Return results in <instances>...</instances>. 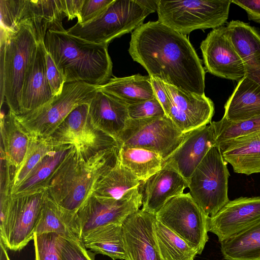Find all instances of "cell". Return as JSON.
I'll use <instances>...</instances> for the list:
<instances>
[{"label":"cell","instance_id":"30","mask_svg":"<svg viewBox=\"0 0 260 260\" xmlns=\"http://www.w3.org/2000/svg\"><path fill=\"white\" fill-rule=\"evenodd\" d=\"M81 241L87 249L95 253L106 255L113 260H125L121 224L100 227L88 233Z\"/></svg>","mask_w":260,"mask_h":260},{"label":"cell","instance_id":"21","mask_svg":"<svg viewBox=\"0 0 260 260\" xmlns=\"http://www.w3.org/2000/svg\"><path fill=\"white\" fill-rule=\"evenodd\" d=\"M127 107L112 94L98 90L89 103V114L98 128L117 141L131 119Z\"/></svg>","mask_w":260,"mask_h":260},{"label":"cell","instance_id":"33","mask_svg":"<svg viewBox=\"0 0 260 260\" xmlns=\"http://www.w3.org/2000/svg\"><path fill=\"white\" fill-rule=\"evenodd\" d=\"M118 157L122 165L141 182L159 171L164 162L158 153L139 148L119 146Z\"/></svg>","mask_w":260,"mask_h":260},{"label":"cell","instance_id":"37","mask_svg":"<svg viewBox=\"0 0 260 260\" xmlns=\"http://www.w3.org/2000/svg\"><path fill=\"white\" fill-rule=\"evenodd\" d=\"M56 246L62 260H94V254L87 249L79 239L58 235Z\"/></svg>","mask_w":260,"mask_h":260},{"label":"cell","instance_id":"40","mask_svg":"<svg viewBox=\"0 0 260 260\" xmlns=\"http://www.w3.org/2000/svg\"><path fill=\"white\" fill-rule=\"evenodd\" d=\"M114 0H84L77 23L84 24L98 18Z\"/></svg>","mask_w":260,"mask_h":260},{"label":"cell","instance_id":"12","mask_svg":"<svg viewBox=\"0 0 260 260\" xmlns=\"http://www.w3.org/2000/svg\"><path fill=\"white\" fill-rule=\"evenodd\" d=\"M142 205L139 187L119 199L103 198L92 193L78 210L75 218L80 240L90 232L110 224H121Z\"/></svg>","mask_w":260,"mask_h":260},{"label":"cell","instance_id":"16","mask_svg":"<svg viewBox=\"0 0 260 260\" xmlns=\"http://www.w3.org/2000/svg\"><path fill=\"white\" fill-rule=\"evenodd\" d=\"M155 214L143 209L130 215L122 223L125 260H163L158 249L154 225Z\"/></svg>","mask_w":260,"mask_h":260},{"label":"cell","instance_id":"41","mask_svg":"<svg viewBox=\"0 0 260 260\" xmlns=\"http://www.w3.org/2000/svg\"><path fill=\"white\" fill-rule=\"evenodd\" d=\"M46 75L54 96L58 95L62 91L66 83L65 79L55 65L50 55L46 51Z\"/></svg>","mask_w":260,"mask_h":260},{"label":"cell","instance_id":"26","mask_svg":"<svg viewBox=\"0 0 260 260\" xmlns=\"http://www.w3.org/2000/svg\"><path fill=\"white\" fill-rule=\"evenodd\" d=\"M73 147L70 144L54 145L22 182L12 189V194L23 195L44 188L48 179Z\"/></svg>","mask_w":260,"mask_h":260},{"label":"cell","instance_id":"31","mask_svg":"<svg viewBox=\"0 0 260 260\" xmlns=\"http://www.w3.org/2000/svg\"><path fill=\"white\" fill-rule=\"evenodd\" d=\"M220 244L225 260H260V221Z\"/></svg>","mask_w":260,"mask_h":260},{"label":"cell","instance_id":"15","mask_svg":"<svg viewBox=\"0 0 260 260\" xmlns=\"http://www.w3.org/2000/svg\"><path fill=\"white\" fill-rule=\"evenodd\" d=\"M162 82L170 102L168 116L182 133H188L211 122L214 105L210 98Z\"/></svg>","mask_w":260,"mask_h":260},{"label":"cell","instance_id":"32","mask_svg":"<svg viewBox=\"0 0 260 260\" xmlns=\"http://www.w3.org/2000/svg\"><path fill=\"white\" fill-rule=\"evenodd\" d=\"M141 182L119 161L96 182L93 194L119 199L128 191L139 187Z\"/></svg>","mask_w":260,"mask_h":260},{"label":"cell","instance_id":"23","mask_svg":"<svg viewBox=\"0 0 260 260\" xmlns=\"http://www.w3.org/2000/svg\"><path fill=\"white\" fill-rule=\"evenodd\" d=\"M218 147L235 173H260V131L224 141Z\"/></svg>","mask_w":260,"mask_h":260},{"label":"cell","instance_id":"9","mask_svg":"<svg viewBox=\"0 0 260 260\" xmlns=\"http://www.w3.org/2000/svg\"><path fill=\"white\" fill-rule=\"evenodd\" d=\"M46 196L45 188L12 194L0 214V240L7 249L19 251L33 240Z\"/></svg>","mask_w":260,"mask_h":260},{"label":"cell","instance_id":"45","mask_svg":"<svg viewBox=\"0 0 260 260\" xmlns=\"http://www.w3.org/2000/svg\"><path fill=\"white\" fill-rule=\"evenodd\" d=\"M0 260H10L7 249L0 240Z\"/></svg>","mask_w":260,"mask_h":260},{"label":"cell","instance_id":"43","mask_svg":"<svg viewBox=\"0 0 260 260\" xmlns=\"http://www.w3.org/2000/svg\"><path fill=\"white\" fill-rule=\"evenodd\" d=\"M150 77L156 98L161 104L166 115L168 116L170 108V102L163 82L161 80L156 77Z\"/></svg>","mask_w":260,"mask_h":260},{"label":"cell","instance_id":"34","mask_svg":"<svg viewBox=\"0 0 260 260\" xmlns=\"http://www.w3.org/2000/svg\"><path fill=\"white\" fill-rule=\"evenodd\" d=\"M154 230L158 249L163 260H194L199 254L185 241L156 219Z\"/></svg>","mask_w":260,"mask_h":260},{"label":"cell","instance_id":"22","mask_svg":"<svg viewBox=\"0 0 260 260\" xmlns=\"http://www.w3.org/2000/svg\"><path fill=\"white\" fill-rule=\"evenodd\" d=\"M226 34L242 59L245 76L260 86V34L249 24L232 20Z\"/></svg>","mask_w":260,"mask_h":260},{"label":"cell","instance_id":"11","mask_svg":"<svg viewBox=\"0 0 260 260\" xmlns=\"http://www.w3.org/2000/svg\"><path fill=\"white\" fill-rule=\"evenodd\" d=\"M186 133H182L166 115L130 119L117 142L119 147L139 148L156 152L165 160L181 144Z\"/></svg>","mask_w":260,"mask_h":260},{"label":"cell","instance_id":"25","mask_svg":"<svg viewBox=\"0 0 260 260\" xmlns=\"http://www.w3.org/2000/svg\"><path fill=\"white\" fill-rule=\"evenodd\" d=\"M260 115V86L246 76L238 81L224 105L223 117L236 121Z\"/></svg>","mask_w":260,"mask_h":260},{"label":"cell","instance_id":"29","mask_svg":"<svg viewBox=\"0 0 260 260\" xmlns=\"http://www.w3.org/2000/svg\"><path fill=\"white\" fill-rule=\"evenodd\" d=\"M61 0H28L26 21L35 28L39 41L44 40L48 30L64 31Z\"/></svg>","mask_w":260,"mask_h":260},{"label":"cell","instance_id":"4","mask_svg":"<svg viewBox=\"0 0 260 260\" xmlns=\"http://www.w3.org/2000/svg\"><path fill=\"white\" fill-rule=\"evenodd\" d=\"M39 42L29 23L21 24L11 32L1 28V106L5 100L9 110L16 115L20 113L24 77L35 57Z\"/></svg>","mask_w":260,"mask_h":260},{"label":"cell","instance_id":"38","mask_svg":"<svg viewBox=\"0 0 260 260\" xmlns=\"http://www.w3.org/2000/svg\"><path fill=\"white\" fill-rule=\"evenodd\" d=\"M56 233L34 234L35 260H62L57 248Z\"/></svg>","mask_w":260,"mask_h":260},{"label":"cell","instance_id":"14","mask_svg":"<svg viewBox=\"0 0 260 260\" xmlns=\"http://www.w3.org/2000/svg\"><path fill=\"white\" fill-rule=\"evenodd\" d=\"M207 72L239 81L245 76L244 63L226 34V26L213 29L200 45Z\"/></svg>","mask_w":260,"mask_h":260},{"label":"cell","instance_id":"17","mask_svg":"<svg viewBox=\"0 0 260 260\" xmlns=\"http://www.w3.org/2000/svg\"><path fill=\"white\" fill-rule=\"evenodd\" d=\"M260 221V197H240L230 201L208 219V231L219 242L234 236Z\"/></svg>","mask_w":260,"mask_h":260},{"label":"cell","instance_id":"13","mask_svg":"<svg viewBox=\"0 0 260 260\" xmlns=\"http://www.w3.org/2000/svg\"><path fill=\"white\" fill-rule=\"evenodd\" d=\"M89 103L74 108L48 137L49 140L55 145L70 144L81 149L119 147L114 138L98 128L91 121Z\"/></svg>","mask_w":260,"mask_h":260},{"label":"cell","instance_id":"28","mask_svg":"<svg viewBox=\"0 0 260 260\" xmlns=\"http://www.w3.org/2000/svg\"><path fill=\"white\" fill-rule=\"evenodd\" d=\"M54 233L70 239H79L75 214L56 204L46 193L35 233Z\"/></svg>","mask_w":260,"mask_h":260},{"label":"cell","instance_id":"19","mask_svg":"<svg viewBox=\"0 0 260 260\" xmlns=\"http://www.w3.org/2000/svg\"><path fill=\"white\" fill-rule=\"evenodd\" d=\"M187 187V181L177 171L163 164L159 171L139 186L142 209L155 214L169 200L183 193Z\"/></svg>","mask_w":260,"mask_h":260},{"label":"cell","instance_id":"35","mask_svg":"<svg viewBox=\"0 0 260 260\" xmlns=\"http://www.w3.org/2000/svg\"><path fill=\"white\" fill-rule=\"evenodd\" d=\"M210 124L213 129L215 146L218 147L224 141L260 131V115L236 121H229L222 117Z\"/></svg>","mask_w":260,"mask_h":260},{"label":"cell","instance_id":"7","mask_svg":"<svg viewBox=\"0 0 260 260\" xmlns=\"http://www.w3.org/2000/svg\"><path fill=\"white\" fill-rule=\"evenodd\" d=\"M230 173L218 147H212L187 181L189 193L205 214L212 217L230 200Z\"/></svg>","mask_w":260,"mask_h":260},{"label":"cell","instance_id":"36","mask_svg":"<svg viewBox=\"0 0 260 260\" xmlns=\"http://www.w3.org/2000/svg\"><path fill=\"white\" fill-rule=\"evenodd\" d=\"M55 145L48 138L31 137L24 158L15 171L12 190L26 178L40 160Z\"/></svg>","mask_w":260,"mask_h":260},{"label":"cell","instance_id":"39","mask_svg":"<svg viewBox=\"0 0 260 260\" xmlns=\"http://www.w3.org/2000/svg\"><path fill=\"white\" fill-rule=\"evenodd\" d=\"M127 109L129 118L132 119H141L166 115L162 106L156 98L128 105Z\"/></svg>","mask_w":260,"mask_h":260},{"label":"cell","instance_id":"18","mask_svg":"<svg viewBox=\"0 0 260 260\" xmlns=\"http://www.w3.org/2000/svg\"><path fill=\"white\" fill-rule=\"evenodd\" d=\"M214 146V134L210 123L187 133L182 142L164 160V165L175 169L188 181L207 152Z\"/></svg>","mask_w":260,"mask_h":260},{"label":"cell","instance_id":"10","mask_svg":"<svg viewBox=\"0 0 260 260\" xmlns=\"http://www.w3.org/2000/svg\"><path fill=\"white\" fill-rule=\"evenodd\" d=\"M156 218L191 247L202 253L208 240L207 216L189 192L169 200L155 214Z\"/></svg>","mask_w":260,"mask_h":260},{"label":"cell","instance_id":"42","mask_svg":"<svg viewBox=\"0 0 260 260\" xmlns=\"http://www.w3.org/2000/svg\"><path fill=\"white\" fill-rule=\"evenodd\" d=\"M232 2L246 12L249 20L260 23V0H232Z\"/></svg>","mask_w":260,"mask_h":260},{"label":"cell","instance_id":"6","mask_svg":"<svg viewBox=\"0 0 260 260\" xmlns=\"http://www.w3.org/2000/svg\"><path fill=\"white\" fill-rule=\"evenodd\" d=\"M152 13L141 0H114L96 19L84 24L77 23L67 32L89 42L109 44L113 39L133 32Z\"/></svg>","mask_w":260,"mask_h":260},{"label":"cell","instance_id":"44","mask_svg":"<svg viewBox=\"0 0 260 260\" xmlns=\"http://www.w3.org/2000/svg\"><path fill=\"white\" fill-rule=\"evenodd\" d=\"M84 0H61L62 10L69 20L80 19L81 8Z\"/></svg>","mask_w":260,"mask_h":260},{"label":"cell","instance_id":"5","mask_svg":"<svg viewBox=\"0 0 260 260\" xmlns=\"http://www.w3.org/2000/svg\"><path fill=\"white\" fill-rule=\"evenodd\" d=\"M232 0H157L158 20L186 35L196 29L216 28L227 21Z\"/></svg>","mask_w":260,"mask_h":260},{"label":"cell","instance_id":"24","mask_svg":"<svg viewBox=\"0 0 260 260\" xmlns=\"http://www.w3.org/2000/svg\"><path fill=\"white\" fill-rule=\"evenodd\" d=\"M1 150L15 173L24 158L31 136L11 110L1 114Z\"/></svg>","mask_w":260,"mask_h":260},{"label":"cell","instance_id":"3","mask_svg":"<svg viewBox=\"0 0 260 260\" xmlns=\"http://www.w3.org/2000/svg\"><path fill=\"white\" fill-rule=\"evenodd\" d=\"M44 43L66 83L80 81L99 86L112 75L108 44L87 42L67 30H48Z\"/></svg>","mask_w":260,"mask_h":260},{"label":"cell","instance_id":"2","mask_svg":"<svg viewBox=\"0 0 260 260\" xmlns=\"http://www.w3.org/2000/svg\"><path fill=\"white\" fill-rule=\"evenodd\" d=\"M118 151V147L98 150L74 145L47 180L44 187L47 196L76 214L98 181L115 165Z\"/></svg>","mask_w":260,"mask_h":260},{"label":"cell","instance_id":"20","mask_svg":"<svg viewBox=\"0 0 260 260\" xmlns=\"http://www.w3.org/2000/svg\"><path fill=\"white\" fill-rule=\"evenodd\" d=\"M46 53L44 40L40 41L35 57L24 77L19 115L34 111L49 103L55 97L47 78Z\"/></svg>","mask_w":260,"mask_h":260},{"label":"cell","instance_id":"1","mask_svg":"<svg viewBox=\"0 0 260 260\" xmlns=\"http://www.w3.org/2000/svg\"><path fill=\"white\" fill-rule=\"evenodd\" d=\"M128 52L150 77L188 92L205 94V71L186 35L158 20L149 21L132 32Z\"/></svg>","mask_w":260,"mask_h":260},{"label":"cell","instance_id":"8","mask_svg":"<svg viewBox=\"0 0 260 260\" xmlns=\"http://www.w3.org/2000/svg\"><path fill=\"white\" fill-rule=\"evenodd\" d=\"M98 87L80 81L66 83L61 92L50 102L16 117L31 137L48 138L74 108L90 102Z\"/></svg>","mask_w":260,"mask_h":260},{"label":"cell","instance_id":"27","mask_svg":"<svg viewBox=\"0 0 260 260\" xmlns=\"http://www.w3.org/2000/svg\"><path fill=\"white\" fill-rule=\"evenodd\" d=\"M98 90L112 94L128 106L156 98L151 77L139 74L111 78L106 83L98 86Z\"/></svg>","mask_w":260,"mask_h":260}]
</instances>
